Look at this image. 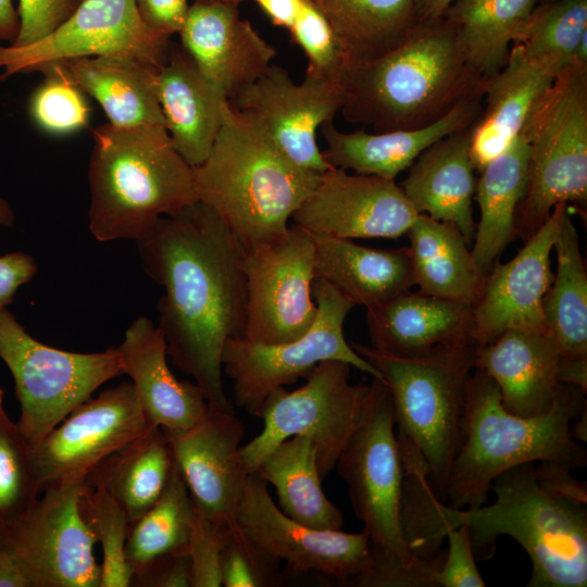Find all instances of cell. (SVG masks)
<instances>
[{
  "instance_id": "6da1fadb",
  "label": "cell",
  "mask_w": 587,
  "mask_h": 587,
  "mask_svg": "<svg viewBox=\"0 0 587 587\" xmlns=\"http://www.w3.org/2000/svg\"><path fill=\"white\" fill-rule=\"evenodd\" d=\"M145 273L163 287L158 328L173 363L190 375L209 404L230 410L222 354L246 327L243 251L209 205L196 201L161 217L136 241Z\"/></svg>"
},
{
  "instance_id": "7a4b0ae2",
  "label": "cell",
  "mask_w": 587,
  "mask_h": 587,
  "mask_svg": "<svg viewBox=\"0 0 587 587\" xmlns=\"http://www.w3.org/2000/svg\"><path fill=\"white\" fill-rule=\"evenodd\" d=\"M487 82L465 63L444 17L422 21L391 50L345 70L340 111L374 133L421 128L483 99Z\"/></svg>"
},
{
  "instance_id": "3957f363",
  "label": "cell",
  "mask_w": 587,
  "mask_h": 587,
  "mask_svg": "<svg viewBox=\"0 0 587 587\" xmlns=\"http://www.w3.org/2000/svg\"><path fill=\"white\" fill-rule=\"evenodd\" d=\"M321 174L291 161L253 114L229 100L209 155L193 167L198 201L217 213L243 252L286 232Z\"/></svg>"
},
{
  "instance_id": "277c9868",
  "label": "cell",
  "mask_w": 587,
  "mask_h": 587,
  "mask_svg": "<svg viewBox=\"0 0 587 587\" xmlns=\"http://www.w3.org/2000/svg\"><path fill=\"white\" fill-rule=\"evenodd\" d=\"M586 394L560 384L550 411L522 417L501 404L496 382L475 367L467 387L463 437L450 467L445 500L455 509L487 502L492 482L514 466L554 461L574 469L587 464V450L576 442L571 424L587 411Z\"/></svg>"
},
{
  "instance_id": "5b68a950",
  "label": "cell",
  "mask_w": 587,
  "mask_h": 587,
  "mask_svg": "<svg viewBox=\"0 0 587 587\" xmlns=\"http://www.w3.org/2000/svg\"><path fill=\"white\" fill-rule=\"evenodd\" d=\"M535 463L507 470L495 478L496 500L477 508L455 509L433 501L439 534L467 526L476 559L488 560L500 536L516 540L532 561L528 587H586L587 511L552 496L538 483Z\"/></svg>"
},
{
  "instance_id": "8992f818",
  "label": "cell",
  "mask_w": 587,
  "mask_h": 587,
  "mask_svg": "<svg viewBox=\"0 0 587 587\" xmlns=\"http://www.w3.org/2000/svg\"><path fill=\"white\" fill-rule=\"evenodd\" d=\"M88 175L89 229L99 241H138L198 201L193 167L164 126L95 128Z\"/></svg>"
},
{
  "instance_id": "52a82bcc",
  "label": "cell",
  "mask_w": 587,
  "mask_h": 587,
  "mask_svg": "<svg viewBox=\"0 0 587 587\" xmlns=\"http://www.w3.org/2000/svg\"><path fill=\"white\" fill-rule=\"evenodd\" d=\"M372 378L364 415L335 466L370 540V567L353 586L436 587L445 555L419 560L407 546L401 526L403 464L391 396L383 379Z\"/></svg>"
},
{
  "instance_id": "ba28073f",
  "label": "cell",
  "mask_w": 587,
  "mask_h": 587,
  "mask_svg": "<svg viewBox=\"0 0 587 587\" xmlns=\"http://www.w3.org/2000/svg\"><path fill=\"white\" fill-rule=\"evenodd\" d=\"M350 345L382 374L391 396L397 436L421 452L433 490L444 502L450 467L462 442L476 345H440L411 357Z\"/></svg>"
},
{
  "instance_id": "9c48e42d",
  "label": "cell",
  "mask_w": 587,
  "mask_h": 587,
  "mask_svg": "<svg viewBox=\"0 0 587 587\" xmlns=\"http://www.w3.org/2000/svg\"><path fill=\"white\" fill-rule=\"evenodd\" d=\"M520 136L528 146V182L515 216L525 242L559 203L587 207V64L560 71L534 104Z\"/></svg>"
},
{
  "instance_id": "30bf717a",
  "label": "cell",
  "mask_w": 587,
  "mask_h": 587,
  "mask_svg": "<svg viewBox=\"0 0 587 587\" xmlns=\"http://www.w3.org/2000/svg\"><path fill=\"white\" fill-rule=\"evenodd\" d=\"M0 358L15 383L21 410L16 424L29 447L102 384L123 374L117 347L95 353L49 347L30 336L7 308L0 310Z\"/></svg>"
},
{
  "instance_id": "8fae6325",
  "label": "cell",
  "mask_w": 587,
  "mask_h": 587,
  "mask_svg": "<svg viewBox=\"0 0 587 587\" xmlns=\"http://www.w3.org/2000/svg\"><path fill=\"white\" fill-rule=\"evenodd\" d=\"M350 367L338 360L322 361L300 388L279 387L267 396L257 414L262 432L241 447L248 474L282 441L302 435L313 441L321 478H326L367 404L370 385L351 384Z\"/></svg>"
},
{
  "instance_id": "7c38bea8",
  "label": "cell",
  "mask_w": 587,
  "mask_h": 587,
  "mask_svg": "<svg viewBox=\"0 0 587 587\" xmlns=\"http://www.w3.org/2000/svg\"><path fill=\"white\" fill-rule=\"evenodd\" d=\"M312 290L317 314L300 337L276 345L245 338L226 342L222 354L223 374L232 379L235 404L248 414L257 416L271 392L304 378L322 361H342L383 379L378 370L345 338L344 324L354 303L320 278L314 279Z\"/></svg>"
},
{
  "instance_id": "4fadbf2b",
  "label": "cell",
  "mask_w": 587,
  "mask_h": 587,
  "mask_svg": "<svg viewBox=\"0 0 587 587\" xmlns=\"http://www.w3.org/2000/svg\"><path fill=\"white\" fill-rule=\"evenodd\" d=\"M83 486L84 480L48 489L18 521L0 526V549L27 587H100L97 540L79 508Z\"/></svg>"
},
{
  "instance_id": "5bb4252c",
  "label": "cell",
  "mask_w": 587,
  "mask_h": 587,
  "mask_svg": "<svg viewBox=\"0 0 587 587\" xmlns=\"http://www.w3.org/2000/svg\"><path fill=\"white\" fill-rule=\"evenodd\" d=\"M247 340L276 345L303 335L313 324L315 248L310 233L294 225L243 252Z\"/></svg>"
},
{
  "instance_id": "9a60e30c",
  "label": "cell",
  "mask_w": 587,
  "mask_h": 587,
  "mask_svg": "<svg viewBox=\"0 0 587 587\" xmlns=\"http://www.w3.org/2000/svg\"><path fill=\"white\" fill-rule=\"evenodd\" d=\"M171 37L142 21L135 0H85L54 32L24 47H1V79L76 58L130 57L161 67Z\"/></svg>"
},
{
  "instance_id": "2e32d148",
  "label": "cell",
  "mask_w": 587,
  "mask_h": 587,
  "mask_svg": "<svg viewBox=\"0 0 587 587\" xmlns=\"http://www.w3.org/2000/svg\"><path fill=\"white\" fill-rule=\"evenodd\" d=\"M153 427L132 382L87 399L29 447L40 494L85 480L103 459Z\"/></svg>"
},
{
  "instance_id": "e0dca14e",
  "label": "cell",
  "mask_w": 587,
  "mask_h": 587,
  "mask_svg": "<svg viewBox=\"0 0 587 587\" xmlns=\"http://www.w3.org/2000/svg\"><path fill=\"white\" fill-rule=\"evenodd\" d=\"M235 523L264 551L296 573H316L353 586L371 564L367 534L317 529L299 523L275 504L267 484L248 475Z\"/></svg>"
},
{
  "instance_id": "ac0fdd59",
  "label": "cell",
  "mask_w": 587,
  "mask_h": 587,
  "mask_svg": "<svg viewBox=\"0 0 587 587\" xmlns=\"http://www.w3.org/2000/svg\"><path fill=\"white\" fill-rule=\"evenodd\" d=\"M229 102L253 114L279 149L301 167L323 173L330 167L316 141L321 126L344 104L339 80L305 75L296 84L287 70L272 64Z\"/></svg>"
},
{
  "instance_id": "d6986e66",
  "label": "cell",
  "mask_w": 587,
  "mask_h": 587,
  "mask_svg": "<svg viewBox=\"0 0 587 587\" xmlns=\"http://www.w3.org/2000/svg\"><path fill=\"white\" fill-rule=\"evenodd\" d=\"M417 215L394 179L330 166L291 218L314 236L398 238Z\"/></svg>"
},
{
  "instance_id": "ffe728a7",
  "label": "cell",
  "mask_w": 587,
  "mask_h": 587,
  "mask_svg": "<svg viewBox=\"0 0 587 587\" xmlns=\"http://www.w3.org/2000/svg\"><path fill=\"white\" fill-rule=\"evenodd\" d=\"M565 203L557 204L545 224L507 263H495L473 304L476 346L492 342L512 329L547 333L542 300L553 273L550 253L558 237Z\"/></svg>"
},
{
  "instance_id": "44dd1931",
  "label": "cell",
  "mask_w": 587,
  "mask_h": 587,
  "mask_svg": "<svg viewBox=\"0 0 587 587\" xmlns=\"http://www.w3.org/2000/svg\"><path fill=\"white\" fill-rule=\"evenodd\" d=\"M163 432L195 508L210 517L234 522L249 475L241 457L245 426L234 409L208 404L188 429Z\"/></svg>"
},
{
  "instance_id": "7402d4cb",
  "label": "cell",
  "mask_w": 587,
  "mask_h": 587,
  "mask_svg": "<svg viewBox=\"0 0 587 587\" xmlns=\"http://www.w3.org/2000/svg\"><path fill=\"white\" fill-rule=\"evenodd\" d=\"M178 35L199 73L228 100L260 78L277 54L238 5L223 0H195Z\"/></svg>"
},
{
  "instance_id": "603a6c76",
  "label": "cell",
  "mask_w": 587,
  "mask_h": 587,
  "mask_svg": "<svg viewBox=\"0 0 587 587\" xmlns=\"http://www.w3.org/2000/svg\"><path fill=\"white\" fill-rule=\"evenodd\" d=\"M117 350L123 374L130 377L139 404L154 426L179 432L201 419L209 404L202 389L172 373L164 337L149 317L132 322Z\"/></svg>"
},
{
  "instance_id": "cb8c5ba5",
  "label": "cell",
  "mask_w": 587,
  "mask_h": 587,
  "mask_svg": "<svg viewBox=\"0 0 587 587\" xmlns=\"http://www.w3.org/2000/svg\"><path fill=\"white\" fill-rule=\"evenodd\" d=\"M482 107V99L466 100L425 127L380 133L341 132L332 120L321 126L322 153L333 167L395 180L433 143L473 125Z\"/></svg>"
},
{
  "instance_id": "d4e9b609",
  "label": "cell",
  "mask_w": 587,
  "mask_h": 587,
  "mask_svg": "<svg viewBox=\"0 0 587 587\" xmlns=\"http://www.w3.org/2000/svg\"><path fill=\"white\" fill-rule=\"evenodd\" d=\"M565 66L529 57L513 45L505 65L488 78L485 105L470 129L475 171L480 172L520 136L534 104Z\"/></svg>"
},
{
  "instance_id": "484cf974",
  "label": "cell",
  "mask_w": 587,
  "mask_h": 587,
  "mask_svg": "<svg viewBox=\"0 0 587 587\" xmlns=\"http://www.w3.org/2000/svg\"><path fill=\"white\" fill-rule=\"evenodd\" d=\"M560 353L548 333L512 329L475 347V367L497 384L502 407L522 417L552 408L560 387Z\"/></svg>"
},
{
  "instance_id": "4316f807",
  "label": "cell",
  "mask_w": 587,
  "mask_h": 587,
  "mask_svg": "<svg viewBox=\"0 0 587 587\" xmlns=\"http://www.w3.org/2000/svg\"><path fill=\"white\" fill-rule=\"evenodd\" d=\"M372 347L411 357L440 345H475L473 305L410 290L366 310Z\"/></svg>"
},
{
  "instance_id": "83f0119b",
  "label": "cell",
  "mask_w": 587,
  "mask_h": 587,
  "mask_svg": "<svg viewBox=\"0 0 587 587\" xmlns=\"http://www.w3.org/2000/svg\"><path fill=\"white\" fill-rule=\"evenodd\" d=\"M471 126L423 151L400 186L419 214L453 224L469 245L474 240L476 227L472 207L476 178L470 149Z\"/></svg>"
},
{
  "instance_id": "f1b7e54d",
  "label": "cell",
  "mask_w": 587,
  "mask_h": 587,
  "mask_svg": "<svg viewBox=\"0 0 587 587\" xmlns=\"http://www.w3.org/2000/svg\"><path fill=\"white\" fill-rule=\"evenodd\" d=\"M157 96L166 132L178 153L192 167L209 155L228 99L197 70L182 47L172 45L158 70Z\"/></svg>"
},
{
  "instance_id": "f546056e",
  "label": "cell",
  "mask_w": 587,
  "mask_h": 587,
  "mask_svg": "<svg viewBox=\"0 0 587 587\" xmlns=\"http://www.w3.org/2000/svg\"><path fill=\"white\" fill-rule=\"evenodd\" d=\"M311 236L315 278L333 285L354 305L371 309L414 285L409 248L373 249L351 239Z\"/></svg>"
},
{
  "instance_id": "4dcf8cb0",
  "label": "cell",
  "mask_w": 587,
  "mask_h": 587,
  "mask_svg": "<svg viewBox=\"0 0 587 587\" xmlns=\"http://www.w3.org/2000/svg\"><path fill=\"white\" fill-rule=\"evenodd\" d=\"M72 80L92 97L115 127L164 126L157 96L160 67L130 57H88L59 61Z\"/></svg>"
},
{
  "instance_id": "1f68e13d",
  "label": "cell",
  "mask_w": 587,
  "mask_h": 587,
  "mask_svg": "<svg viewBox=\"0 0 587 587\" xmlns=\"http://www.w3.org/2000/svg\"><path fill=\"white\" fill-rule=\"evenodd\" d=\"M414 285L433 297L473 305L486 275L457 226L419 214L408 230Z\"/></svg>"
},
{
  "instance_id": "d6a6232c",
  "label": "cell",
  "mask_w": 587,
  "mask_h": 587,
  "mask_svg": "<svg viewBox=\"0 0 587 587\" xmlns=\"http://www.w3.org/2000/svg\"><path fill=\"white\" fill-rule=\"evenodd\" d=\"M474 200L480 218L475 227L473 257L487 275L515 239V216L528 182V146L522 136L479 172Z\"/></svg>"
},
{
  "instance_id": "836d02e7",
  "label": "cell",
  "mask_w": 587,
  "mask_h": 587,
  "mask_svg": "<svg viewBox=\"0 0 587 587\" xmlns=\"http://www.w3.org/2000/svg\"><path fill=\"white\" fill-rule=\"evenodd\" d=\"M173 467L167 438L155 426L103 459L84 482L107 490L132 525L159 500Z\"/></svg>"
},
{
  "instance_id": "e575fe53",
  "label": "cell",
  "mask_w": 587,
  "mask_h": 587,
  "mask_svg": "<svg viewBox=\"0 0 587 587\" xmlns=\"http://www.w3.org/2000/svg\"><path fill=\"white\" fill-rule=\"evenodd\" d=\"M254 473L275 488L278 508L290 519L317 529L342 528V512L322 488L315 446L309 437L296 435L282 441Z\"/></svg>"
},
{
  "instance_id": "d590c367",
  "label": "cell",
  "mask_w": 587,
  "mask_h": 587,
  "mask_svg": "<svg viewBox=\"0 0 587 587\" xmlns=\"http://www.w3.org/2000/svg\"><path fill=\"white\" fill-rule=\"evenodd\" d=\"M538 0H454L444 17L465 63L488 79L507 63L511 43Z\"/></svg>"
},
{
  "instance_id": "8d00e7d4",
  "label": "cell",
  "mask_w": 587,
  "mask_h": 587,
  "mask_svg": "<svg viewBox=\"0 0 587 587\" xmlns=\"http://www.w3.org/2000/svg\"><path fill=\"white\" fill-rule=\"evenodd\" d=\"M312 2L334 33L347 67L371 61L391 50L420 22L414 0Z\"/></svg>"
},
{
  "instance_id": "74e56055",
  "label": "cell",
  "mask_w": 587,
  "mask_h": 587,
  "mask_svg": "<svg viewBox=\"0 0 587 587\" xmlns=\"http://www.w3.org/2000/svg\"><path fill=\"white\" fill-rule=\"evenodd\" d=\"M553 248L557 273L542 300L546 329L558 347L560 359H585L587 273L569 208L563 212Z\"/></svg>"
},
{
  "instance_id": "f35d334b",
  "label": "cell",
  "mask_w": 587,
  "mask_h": 587,
  "mask_svg": "<svg viewBox=\"0 0 587 587\" xmlns=\"http://www.w3.org/2000/svg\"><path fill=\"white\" fill-rule=\"evenodd\" d=\"M195 511L185 480L174 464L159 500L130 525L125 560L132 576L159 558L188 551Z\"/></svg>"
},
{
  "instance_id": "ab89813d",
  "label": "cell",
  "mask_w": 587,
  "mask_h": 587,
  "mask_svg": "<svg viewBox=\"0 0 587 587\" xmlns=\"http://www.w3.org/2000/svg\"><path fill=\"white\" fill-rule=\"evenodd\" d=\"M254 3L274 26L285 28L307 59L305 75L339 80L347 67L342 50L312 0H223Z\"/></svg>"
},
{
  "instance_id": "60d3db41",
  "label": "cell",
  "mask_w": 587,
  "mask_h": 587,
  "mask_svg": "<svg viewBox=\"0 0 587 587\" xmlns=\"http://www.w3.org/2000/svg\"><path fill=\"white\" fill-rule=\"evenodd\" d=\"M585 33L587 0L541 2L535 7L513 45H519L529 57L565 66Z\"/></svg>"
},
{
  "instance_id": "b9f144b4",
  "label": "cell",
  "mask_w": 587,
  "mask_h": 587,
  "mask_svg": "<svg viewBox=\"0 0 587 587\" xmlns=\"http://www.w3.org/2000/svg\"><path fill=\"white\" fill-rule=\"evenodd\" d=\"M79 508L102 548L100 587H128L132 572L125 560V545L130 523L125 511L102 487L85 482Z\"/></svg>"
},
{
  "instance_id": "7bdbcfd3",
  "label": "cell",
  "mask_w": 587,
  "mask_h": 587,
  "mask_svg": "<svg viewBox=\"0 0 587 587\" xmlns=\"http://www.w3.org/2000/svg\"><path fill=\"white\" fill-rule=\"evenodd\" d=\"M40 494L30 449L17 424L8 416L0 391V526L15 523Z\"/></svg>"
},
{
  "instance_id": "ee69618b",
  "label": "cell",
  "mask_w": 587,
  "mask_h": 587,
  "mask_svg": "<svg viewBox=\"0 0 587 587\" xmlns=\"http://www.w3.org/2000/svg\"><path fill=\"white\" fill-rule=\"evenodd\" d=\"M39 72L45 74V80L29 101V113L35 123L52 134H68L87 126L90 108L86 93L61 64H47Z\"/></svg>"
},
{
  "instance_id": "f6af8a7d",
  "label": "cell",
  "mask_w": 587,
  "mask_h": 587,
  "mask_svg": "<svg viewBox=\"0 0 587 587\" xmlns=\"http://www.w3.org/2000/svg\"><path fill=\"white\" fill-rule=\"evenodd\" d=\"M279 563L254 542L235 521L230 524L222 554V586H279L282 582Z\"/></svg>"
},
{
  "instance_id": "bcb514c9",
  "label": "cell",
  "mask_w": 587,
  "mask_h": 587,
  "mask_svg": "<svg viewBox=\"0 0 587 587\" xmlns=\"http://www.w3.org/2000/svg\"><path fill=\"white\" fill-rule=\"evenodd\" d=\"M232 523L210 517L196 509L188 544L192 587L222 586V554Z\"/></svg>"
},
{
  "instance_id": "7dc6e473",
  "label": "cell",
  "mask_w": 587,
  "mask_h": 587,
  "mask_svg": "<svg viewBox=\"0 0 587 587\" xmlns=\"http://www.w3.org/2000/svg\"><path fill=\"white\" fill-rule=\"evenodd\" d=\"M446 538L448 550L435 576L436 587H484L467 526L447 529Z\"/></svg>"
},
{
  "instance_id": "c3c4849f",
  "label": "cell",
  "mask_w": 587,
  "mask_h": 587,
  "mask_svg": "<svg viewBox=\"0 0 587 587\" xmlns=\"http://www.w3.org/2000/svg\"><path fill=\"white\" fill-rule=\"evenodd\" d=\"M85 0H18L20 29L11 47L34 43L54 32Z\"/></svg>"
},
{
  "instance_id": "681fc988",
  "label": "cell",
  "mask_w": 587,
  "mask_h": 587,
  "mask_svg": "<svg viewBox=\"0 0 587 587\" xmlns=\"http://www.w3.org/2000/svg\"><path fill=\"white\" fill-rule=\"evenodd\" d=\"M136 587H192V567L188 551L164 555L130 578Z\"/></svg>"
},
{
  "instance_id": "f907efd6",
  "label": "cell",
  "mask_w": 587,
  "mask_h": 587,
  "mask_svg": "<svg viewBox=\"0 0 587 587\" xmlns=\"http://www.w3.org/2000/svg\"><path fill=\"white\" fill-rule=\"evenodd\" d=\"M572 469L554 461H540L534 466L535 476L540 486L554 497L578 504H587L585 482L576 479Z\"/></svg>"
},
{
  "instance_id": "816d5d0a",
  "label": "cell",
  "mask_w": 587,
  "mask_h": 587,
  "mask_svg": "<svg viewBox=\"0 0 587 587\" xmlns=\"http://www.w3.org/2000/svg\"><path fill=\"white\" fill-rule=\"evenodd\" d=\"M135 1L145 24L170 37L179 33L190 5L187 0Z\"/></svg>"
},
{
  "instance_id": "f5cc1de1",
  "label": "cell",
  "mask_w": 587,
  "mask_h": 587,
  "mask_svg": "<svg viewBox=\"0 0 587 587\" xmlns=\"http://www.w3.org/2000/svg\"><path fill=\"white\" fill-rule=\"evenodd\" d=\"M37 270L35 259L25 252L16 251L0 257V310L12 302L17 289L29 282Z\"/></svg>"
},
{
  "instance_id": "db71d44e",
  "label": "cell",
  "mask_w": 587,
  "mask_h": 587,
  "mask_svg": "<svg viewBox=\"0 0 587 587\" xmlns=\"http://www.w3.org/2000/svg\"><path fill=\"white\" fill-rule=\"evenodd\" d=\"M558 380L571 384L587 391V358L564 360L560 359L558 365Z\"/></svg>"
},
{
  "instance_id": "11a10c76",
  "label": "cell",
  "mask_w": 587,
  "mask_h": 587,
  "mask_svg": "<svg viewBox=\"0 0 587 587\" xmlns=\"http://www.w3.org/2000/svg\"><path fill=\"white\" fill-rule=\"evenodd\" d=\"M18 14L12 0H0V41L12 45L18 35Z\"/></svg>"
},
{
  "instance_id": "9f6ffc18",
  "label": "cell",
  "mask_w": 587,
  "mask_h": 587,
  "mask_svg": "<svg viewBox=\"0 0 587 587\" xmlns=\"http://www.w3.org/2000/svg\"><path fill=\"white\" fill-rule=\"evenodd\" d=\"M453 1L454 0H414L419 21L440 18Z\"/></svg>"
},
{
  "instance_id": "6f0895ef",
  "label": "cell",
  "mask_w": 587,
  "mask_h": 587,
  "mask_svg": "<svg viewBox=\"0 0 587 587\" xmlns=\"http://www.w3.org/2000/svg\"><path fill=\"white\" fill-rule=\"evenodd\" d=\"M15 217L10 204L0 197V225L3 227H12Z\"/></svg>"
},
{
  "instance_id": "680465c9",
  "label": "cell",
  "mask_w": 587,
  "mask_h": 587,
  "mask_svg": "<svg viewBox=\"0 0 587 587\" xmlns=\"http://www.w3.org/2000/svg\"><path fill=\"white\" fill-rule=\"evenodd\" d=\"M549 1H555V0H538V3H541V2H549Z\"/></svg>"
},
{
  "instance_id": "91938a15",
  "label": "cell",
  "mask_w": 587,
  "mask_h": 587,
  "mask_svg": "<svg viewBox=\"0 0 587 587\" xmlns=\"http://www.w3.org/2000/svg\"><path fill=\"white\" fill-rule=\"evenodd\" d=\"M200 1H213V0H200Z\"/></svg>"
},
{
  "instance_id": "94428289",
  "label": "cell",
  "mask_w": 587,
  "mask_h": 587,
  "mask_svg": "<svg viewBox=\"0 0 587 587\" xmlns=\"http://www.w3.org/2000/svg\"><path fill=\"white\" fill-rule=\"evenodd\" d=\"M1 390H2V389H0V391H1Z\"/></svg>"
},
{
  "instance_id": "6125c7cd",
  "label": "cell",
  "mask_w": 587,
  "mask_h": 587,
  "mask_svg": "<svg viewBox=\"0 0 587 587\" xmlns=\"http://www.w3.org/2000/svg\"><path fill=\"white\" fill-rule=\"evenodd\" d=\"M0 49H1V46H0Z\"/></svg>"
}]
</instances>
